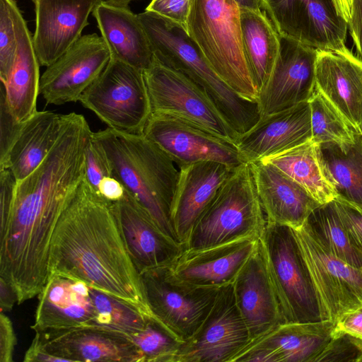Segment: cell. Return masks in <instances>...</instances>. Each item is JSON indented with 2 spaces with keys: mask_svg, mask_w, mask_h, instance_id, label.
I'll return each mask as SVG.
<instances>
[{
  "mask_svg": "<svg viewBox=\"0 0 362 362\" xmlns=\"http://www.w3.org/2000/svg\"><path fill=\"white\" fill-rule=\"evenodd\" d=\"M92 134L82 115H64L62 133L50 153L16 182L8 218L0 229V277L21 303L38 296L47 281L52 235L84 177L85 151Z\"/></svg>",
  "mask_w": 362,
  "mask_h": 362,
  "instance_id": "cell-1",
  "label": "cell"
},
{
  "mask_svg": "<svg viewBox=\"0 0 362 362\" xmlns=\"http://www.w3.org/2000/svg\"><path fill=\"white\" fill-rule=\"evenodd\" d=\"M79 279L156 317L112 204L83 178L63 211L49 250V275Z\"/></svg>",
  "mask_w": 362,
  "mask_h": 362,
  "instance_id": "cell-2",
  "label": "cell"
},
{
  "mask_svg": "<svg viewBox=\"0 0 362 362\" xmlns=\"http://www.w3.org/2000/svg\"><path fill=\"white\" fill-rule=\"evenodd\" d=\"M93 136L110 160L112 176L148 211L163 232L177 240L170 220L179 177L175 163L143 134L107 127L93 132Z\"/></svg>",
  "mask_w": 362,
  "mask_h": 362,
  "instance_id": "cell-3",
  "label": "cell"
},
{
  "mask_svg": "<svg viewBox=\"0 0 362 362\" xmlns=\"http://www.w3.org/2000/svg\"><path fill=\"white\" fill-rule=\"evenodd\" d=\"M137 15L156 59L201 88L235 131L243 132L255 122L257 103L238 95L215 72L185 28L151 11Z\"/></svg>",
  "mask_w": 362,
  "mask_h": 362,
  "instance_id": "cell-4",
  "label": "cell"
},
{
  "mask_svg": "<svg viewBox=\"0 0 362 362\" xmlns=\"http://www.w3.org/2000/svg\"><path fill=\"white\" fill-rule=\"evenodd\" d=\"M187 33L234 91L257 102L243 50L240 7L235 0H192Z\"/></svg>",
  "mask_w": 362,
  "mask_h": 362,
  "instance_id": "cell-5",
  "label": "cell"
},
{
  "mask_svg": "<svg viewBox=\"0 0 362 362\" xmlns=\"http://www.w3.org/2000/svg\"><path fill=\"white\" fill-rule=\"evenodd\" d=\"M266 217L250 163L236 168L194 226L185 249H199L245 237L259 238Z\"/></svg>",
  "mask_w": 362,
  "mask_h": 362,
  "instance_id": "cell-6",
  "label": "cell"
},
{
  "mask_svg": "<svg viewBox=\"0 0 362 362\" xmlns=\"http://www.w3.org/2000/svg\"><path fill=\"white\" fill-rule=\"evenodd\" d=\"M259 247L284 322L323 320L293 229L267 221L259 238Z\"/></svg>",
  "mask_w": 362,
  "mask_h": 362,
  "instance_id": "cell-7",
  "label": "cell"
},
{
  "mask_svg": "<svg viewBox=\"0 0 362 362\" xmlns=\"http://www.w3.org/2000/svg\"><path fill=\"white\" fill-rule=\"evenodd\" d=\"M108 127L141 134L152 114L142 70L112 59L79 100Z\"/></svg>",
  "mask_w": 362,
  "mask_h": 362,
  "instance_id": "cell-8",
  "label": "cell"
},
{
  "mask_svg": "<svg viewBox=\"0 0 362 362\" xmlns=\"http://www.w3.org/2000/svg\"><path fill=\"white\" fill-rule=\"evenodd\" d=\"M143 73L152 113L175 117L237 145L240 135L191 79L154 57Z\"/></svg>",
  "mask_w": 362,
  "mask_h": 362,
  "instance_id": "cell-9",
  "label": "cell"
},
{
  "mask_svg": "<svg viewBox=\"0 0 362 362\" xmlns=\"http://www.w3.org/2000/svg\"><path fill=\"white\" fill-rule=\"evenodd\" d=\"M315 289L323 320L336 321L362 307V268L327 251L303 225L293 229Z\"/></svg>",
  "mask_w": 362,
  "mask_h": 362,
  "instance_id": "cell-10",
  "label": "cell"
},
{
  "mask_svg": "<svg viewBox=\"0 0 362 362\" xmlns=\"http://www.w3.org/2000/svg\"><path fill=\"white\" fill-rule=\"evenodd\" d=\"M170 266L144 271L140 276L147 302L155 317L185 341L203 322L218 289L182 283L174 277Z\"/></svg>",
  "mask_w": 362,
  "mask_h": 362,
  "instance_id": "cell-11",
  "label": "cell"
},
{
  "mask_svg": "<svg viewBox=\"0 0 362 362\" xmlns=\"http://www.w3.org/2000/svg\"><path fill=\"white\" fill-rule=\"evenodd\" d=\"M250 342L230 284L218 290L209 313L173 362H232Z\"/></svg>",
  "mask_w": 362,
  "mask_h": 362,
  "instance_id": "cell-12",
  "label": "cell"
},
{
  "mask_svg": "<svg viewBox=\"0 0 362 362\" xmlns=\"http://www.w3.org/2000/svg\"><path fill=\"white\" fill-rule=\"evenodd\" d=\"M262 8L280 35L317 49L346 47L348 24L332 0H265Z\"/></svg>",
  "mask_w": 362,
  "mask_h": 362,
  "instance_id": "cell-13",
  "label": "cell"
},
{
  "mask_svg": "<svg viewBox=\"0 0 362 362\" xmlns=\"http://www.w3.org/2000/svg\"><path fill=\"white\" fill-rule=\"evenodd\" d=\"M111 59L101 36L82 35L40 76V94L47 104L78 101L85 90L100 75Z\"/></svg>",
  "mask_w": 362,
  "mask_h": 362,
  "instance_id": "cell-14",
  "label": "cell"
},
{
  "mask_svg": "<svg viewBox=\"0 0 362 362\" xmlns=\"http://www.w3.org/2000/svg\"><path fill=\"white\" fill-rule=\"evenodd\" d=\"M317 55V49L280 35L277 59L258 93L261 119L310 100L316 88Z\"/></svg>",
  "mask_w": 362,
  "mask_h": 362,
  "instance_id": "cell-15",
  "label": "cell"
},
{
  "mask_svg": "<svg viewBox=\"0 0 362 362\" xmlns=\"http://www.w3.org/2000/svg\"><path fill=\"white\" fill-rule=\"evenodd\" d=\"M143 134L178 168L211 160L235 169L245 163L235 144L168 115L153 112Z\"/></svg>",
  "mask_w": 362,
  "mask_h": 362,
  "instance_id": "cell-16",
  "label": "cell"
},
{
  "mask_svg": "<svg viewBox=\"0 0 362 362\" xmlns=\"http://www.w3.org/2000/svg\"><path fill=\"white\" fill-rule=\"evenodd\" d=\"M112 208L139 274L171 265L185 250L183 245L163 232L148 211L127 191L123 199L112 204Z\"/></svg>",
  "mask_w": 362,
  "mask_h": 362,
  "instance_id": "cell-17",
  "label": "cell"
},
{
  "mask_svg": "<svg viewBox=\"0 0 362 362\" xmlns=\"http://www.w3.org/2000/svg\"><path fill=\"white\" fill-rule=\"evenodd\" d=\"M259 238L245 237L199 249H185L170 267L174 277L187 285L219 289L233 284L258 248Z\"/></svg>",
  "mask_w": 362,
  "mask_h": 362,
  "instance_id": "cell-18",
  "label": "cell"
},
{
  "mask_svg": "<svg viewBox=\"0 0 362 362\" xmlns=\"http://www.w3.org/2000/svg\"><path fill=\"white\" fill-rule=\"evenodd\" d=\"M334 322H282L251 341L232 362H315L332 337Z\"/></svg>",
  "mask_w": 362,
  "mask_h": 362,
  "instance_id": "cell-19",
  "label": "cell"
},
{
  "mask_svg": "<svg viewBox=\"0 0 362 362\" xmlns=\"http://www.w3.org/2000/svg\"><path fill=\"white\" fill-rule=\"evenodd\" d=\"M99 0H33L35 11L34 48L41 66H48L81 36Z\"/></svg>",
  "mask_w": 362,
  "mask_h": 362,
  "instance_id": "cell-20",
  "label": "cell"
},
{
  "mask_svg": "<svg viewBox=\"0 0 362 362\" xmlns=\"http://www.w3.org/2000/svg\"><path fill=\"white\" fill-rule=\"evenodd\" d=\"M94 315L90 286L69 276L50 274L38 294L35 333L49 335L88 326Z\"/></svg>",
  "mask_w": 362,
  "mask_h": 362,
  "instance_id": "cell-21",
  "label": "cell"
},
{
  "mask_svg": "<svg viewBox=\"0 0 362 362\" xmlns=\"http://www.w3.org/2000/svg\"><path fill=\"white\" fill-rule=\"evenodd\" d=\"M312 142L309 101L262 118L236 145L243 160L252 163Z\"/></svg>",
  "mask_w": 362,
  "mask_h": 362,
  "instance_id": "cell-22",
  "label": "cell"
},
{
  "mask_svg": "<svg viewBox=\"0 0 362 362\" xmlns=\"http://www.w3.org/2000/svg\"><path fill=\"white\" fill-rule=\"evenodd\" d=\"M235 169L211 160L179 168L170 220L177 239L184 247L196 222Z\"/></svg>",
  "mask_w": 362,
  "mask_h": 362,
  "instance_id": "cell-23",
  "label": "cell"
},
{
  "mask_svg": "<svg viewBox=\"0 0 362 362\" xmlns=\"http://www.w3.org/2000/svg\"><path fill=\"white\" fill-rule=\"evenodd\" d=\"M315 83L354 130L362 134V59L346 47L317 49Z\"/></svg>",
  "mask_w": 362,
  "mask_h": 362,
  "instance_id": "cell-24",
  "label": "cell"
},
{
  "mask_svg": "<svg viewBox=\"0 0 362 362\" xmlns=\"http://www.w3.org/2000/svg\"><path fill=\"white\" fill-rule=\"evenodd\" d=\"M47 351L63 361L144 362L142 354L127 336L90 326L49 335L35 333Z\"/></svg>",
  "mask_w": 362,
  "mask_h": 362,
  "instance_id": "cell-25",
  "label": "cell"
},
{
  "mask_svg": "<svg viewBox=\"0 0 362 362\" xmlns=\"http://www.w3.org/2000/svg\"><path fill=\"white\" fill-rule=\"evenodd\" d=\"M266 221L298 229L321 204L303 187L274 165L250 163Z\"/></svg>",
  "mask_w": 362,
  "mask_h": 362,
  "instance_id": "cell-26",
  "label": "cell"
},
{
  "mask_svg": "<svg viewBox=\"0 0 362 362\" xmlns=\"http://www.w3.org/2000/svg\"><path fill=\"white\" fill-rule=\"evenodd\" d=\"M233 288L236 305L248 329L251 341L284 322L259 244L238 275Z\"/></svg>",
  "mask_w": 362,
  "mask_h": 362,
  "instance_id": "cell-27",
  "label": "cell"
},
{
  "mask_svg": "<svg viewBox=\"0 0 362 362\" xmlns=\"http://www.w3.org/2000/svg\"><path fill=\"white\" fill-rule=\"evenodd\" d=\"M111 58L140 70L148 69L153 54L146 33L129 7L99 0L92 11Z\"/></svg>",
  "mask_w": 362,
  "mask_h": 362,
  "instance_id": "cell-28",
  "label": "cell"
},
{
  "mask_svg": "<svg viewBox=\"0 0 362 362\" xmlns=\"http://www.w3.org/2000/svg\"><path fill=\"white\" fill-rule=\"evenodd\" d=\"M64 123V115L37 111L25 120L0 169H9L16 182L35 170L57 141Z\"/></svg>",
  "mask_w": 362,
  "mask_h": 362,
  "instance_id": "cell-29",
  "label": "cell"
},
{
  "mask_svg": "<svg viewBox=\"0 0 362 362\" xmlns=\"http://www.w3.org/2000/svg\"><path fill=\"white\" fill-rule=\"evenodd\" d=\"M18 49L10 74L4 83L6 99L15 118L23 122L37 110L40 93V62L33 35L21 11L17 13Z\"/></svg>",
  "mask_w": 362,
  "mask_h": 362,
  "instance_id": "cell-30",
  "label": "cell"
},
{
  "mask_svg": "<svg viewBox=\"0 0 362 362\" xmlns=\"http://www.w3.org/2000/svg\"><path fill=\"white\" fill-rule=\"evenodd\" d=\"M315 146L335 199L362 210V134L356 133L351 143L327 142Z\"/></svg>",
  "mask_w": 362,
  "mask_h": 362,
  "instance_id": "cell-31",
  "label": "cell"
},
{
  "mask_svg": "<svg viewBox=\"0 0 362 362\" xmlns=\"http://www.w3.org/2000/svg\"><path fill=\"white\" fill-rule=\"evenodd\" d=\"M240 23L246 62L259 93L268 81L277 59L280 35L262 8H240Z\"/></svg>",
  "mask_w": 362,
  "mask_h": 362,
  "instance_id": "cell-32",
  "label": "cell"
},
{
  "mask_svg": "<svg viewBox=\"0 0 362 362\" xmlns=\"http://www.w3.org/2000/svg\"><path fill=\"white\" fill-rule=\"evenodd\" d=\"M262 161L269 163L303 187L321 204L336 195L320 163L316 146L309 142Z\"/></svg>",
  "mask_w": 362,
  "mask_h": 362,
  "instance_id": "cell-33",
  "label": "cell"
},
{
  "mask_svg": "<svg viewBox=\"0 0 362 362\" xmlns=\"http://www.w3.org/2000/svg\"><path fill=\"white\" fill-rule=\"evenodd\" d=\"M304 226L331 254L352 266L362 268V254L351 244L334 200L315 208Z\"/></svg>",
  "mask_w": 362,
  "mask_h": 362,
  "instance_id": "cell-34",
  "label": "cell"
},
{
  "mask_svg": "<svg viewBox=\"0 0 362 362\" xmlns=\"http://www.w3.org/2000/svg\"><path fill=\"white\" fill-rule=\"evenodd\" d=\"M94 315L88 326L130 337L142 331L151 317L112 295L90 286Z\"/></svg>",
  "mask_w": 362,
  "mask_h": 362,
  "instance_id": "cell-35",
  "label": "cell"
},
{
  "mask_svg": "<svg viewBox=\"0 0 362 362\" xmlns=\"http://www.w3.org/2000/svg\"><path fill=\"white\" fill-rule=\"evenodd\" d=\"M309 103L313 144L354 141L357 132L317 88Z\"/></svg>",
  "mask_w": 362,
  "mask_h": 362,
  "instance_id": "cell-36",
  "label": "cell"
},
{
  "mask_svg": "<svg viewBox=\"0 0 362 362\" xmlns=\"http://www.w3.org/2000/svg\"><path fill=\"white\" fill-rule=\"evenodd\" d=\"M129 339L142 354L144 362H173L184 342L156 317H149L145 328Z\"/></svg>",
  "mask_w": 362,
  "mask_h": 362,
  "instance_id": "cell-37",
  "label": "cell"
},
{
  "mask_svg": "<svg viewBox=\"0 0 362 362\" xmlns=\"http://www.w3.org/2000/svg\"><path fill=\"white\" fill-rule=\"evenodd\" d=\"M16 0H0V79L4 83L11 70L18 49Z\"/></svg>",
  "mask_w": 362,
  "mask_h": 362,
  "instance_id": "cell-38",
  "label": "cell"
},
{
  "mask_svg": "<svg viewBox=\"0 0 362 362\" xmlns=\"http://www.w3.org/2000/svg\"><path fill=\"white\" fill-rule=\"evenodd\" d=\"M361 356L362 340L346 333L332 334L315 362H358Z\"/></svg>",
  "mask_w": 362,
  "mask_h": 362,
  "instance_id": "cell-39",
  "label": "cell"
},
{
  "mask_svg": "<svg viewBox=\"0 0 362 362\" xmlns=\"http://www.w3.org/2000/svg\"><path fill=\"white\" fill-rule=\"evenodd\" d=\"M110 176H112L110 160L103 146L92 134L85 151L84 177L98 193L100 181L104 177Z\"/></svg>",
  "mask_w": 362,
  "mask_h": 362,
  "instance_id": "cell-40",
  "label": "cell"
},
{
  "mask_svg": "<svg viewBox=\"0 0 362 362\" xmlns=\"http://www.w3.org/2000/svg\"><path fill=\"white\" fill-rule=\"evenodd\" d=\"M22 123L11 113L8 105L5 90L1 83L0 88V165H2L17 138Z\"/></svg>",
  "mask_w": 362,
  "mask_h": 362,
  "instance_id": "cell-41",
  "label": "cell"
},
{
  "mask_svg": "<svg viewBox=\"0 0 362 362\" xmlns=\"http://www.w3.org/2000/svg\"><path fill=\"white\" fill-rule=\"evenodd\" d=\"M334 201L351 244L362 254V210L339 199Z\"/></svg>",
  "mask_w": 362,
  "mask_h": 362,
  "instance_id": "cell-42",
  "label": "cell"
},
{
  "mask_svg": "<svg viewBox=\"0 0 362 362\" xmlns=\"http://www.w3.org/2000/svg\"><path fill=\"white\" fill-rule=\"evenodd\" d=\"M192 0H151L146 11L153 12L187 30Z\"/></svg>",
  "mask_w": 362,
  "mask_h": 362,
  "instance_id": "cell-43",
  "label": "cell"
},
{
  "mask_svg": "<svg viewBox=\"0 0 362 362\" xmlns=\"http://www.w3.org/2000/svg\"><path fill=\"white\" fill-rule=\"evenodd\" d=\"M16 180L8 168L0 169V229L8 218L13 202Z\"/></svg>",
  "mask_w": 362,
  "mask_h": 362,
  "instance_id": "cell-44",
  "label": "cell"
},
{
  "mask_svg": "<svg viewBox=\"0 0 362 362\" xmlns=\"http://www.w3.org/2000/svg\"><path fill=\"white\" fill-rule=\"evenodd\" d=\"M13 324L6 313H0V362H12L16 344Z\"/></svg>",
  "mask_w": 362,
  "mask_h": 362,
  "instance_id": "cell-45",
  "label": "cell"
},
{
  "mask_svg": "<svg viewBox=\"0 0 362 362\" xmlns=\"http://www.w3.org/2000/svg\"><path fill=\"white\" fill-rule=\"evenodd\" d=\"M346 333L362 340V307L341 315L332 334Z\"/></svg>",
  "mask_w": 362,
  "mask_h": 362,
  "instance_id": "cell-46",
  "label": "cell"
},
{
  "mask_svg": "<svg viewBox=\"0 0 362 362\" xmlns=\"http://www.w3.org/2000/svg\"><path fill=\"white\" fill-rule=\"evenodd\" d=\"M348 28L358 55L362 59V0H352Z\"/></svg>",
  "mask_w": 362,
  "mask_h": 362,
  "instance_id": "cell-47",
  "label": "cell"
},
{
  "mask_svg": "<svg viewBox=\"0 0 362 362\" xmlns=\"http://www.w3.org/2000/svg\"><path fill=\"white\" fill-rule=\"evenodd\" d=\"M98 193L107 202L114 204L124 198L127 190L119 180L110 176L100 181Z\"/></svg>",
  "mask_w": 362,
  "mask_h": 362,
  "instance_id": "cell-48",
  "label": "cell"
},
{
  "mask_svg": "<svg viewBox=\"0 0 362 362\" xmlns=\"http://www.w3.org/2000/svg\"><path fill=\"white\" fill-rule=\"evenodd\" d=\"M24 362L63 361L62 358L49 354L40 341L34 337L30 347L25 352Z\"/></svg>",
  "mask_w": 362,
  "mask_h": 362,
  "instance_id": "cell-49",
  "label": "cell"
},
{
  "mask_svg": "<svg viewBox=\"0 0 362 362\" xmlns=\"http://www.w3.org/2000/svg\"><path fill=\"white\" fill-rule=\"evenodd\" d=\"M18 301L17 294L13 287L4 279L0 277V311H10Z\"/></svg>",
  "mask_w": 362,
  "mask_h": 362,
  "instance_id": "cell-50",
  "label": "cell"
},
{
  "mask_svg": "<svg viewBox=\"0 0 362 362\" xmlns=\"http://www.w3.org/2000/svg\"><path fill=\"white\" fill-rule=\"evenodd\" d=\"M332 1L339 16L348 24L351 13L352 0H332Z\"/></svg>",
  "mask_w": 362,
  "mask_h": 362,
  "instance_id": "cell-51",
  "label": "cell"
},
{
  "mask_svg": "<svg viewBox=\"0 0 362 362\" xmlns=\"http://www.w3.org/2000/svg\"><path fill=\"white\" fill-rule=\"evenodd\" d=\"M240 8L257 9L261 7L259 0H235Z\"/></svg>",
  "mask_w": 362,
  "mask_h": 362,
  "instance_id": "cell-52",
  "label": "cell"
},
{
  "mask_svg": "<svg viewBox=\"0 0 362 362\" xmlns=\"http://www.w3.org/2000/svg\"><path fill=\"white\" fill-rule=\"evenodd\" d=\"M135 0H105L107 3L119 7H129L130 2Z\"/></svg>",
  "mask_w": 362,
  "mask_h": 362,
  "instance_id": "cell-53",
  "label": "cell"
},
{
  "mask_svg": "<svg viewBox=\"0 0 362 362\" xmlns=\"http://www.w3.org/2000/svg\"><path fill=\"white\" fill-rule=\"evenodd\" d=\"M260 4H261V7L262 6V4H264V2L265 1V0H259Z\"/></svg>",
  "mask_w": 362,
  "mask_h": 362,
  "instance_id": "cell-54",
  "label": "cell"
},
{
  "mask_svg": "<svg viewBox=\"0 0 362 362\" xmlns=\"http://www.w3.org/2000/svg\"><path fill=\"white\" fill-rule=\"evenodd\" d=\"M358 362H362V356L361 357V358L359 359Z\"/></svg>",
  "mask_w": 362,
  "mask_h": 362,
  "instance_id": "cell-55",
  "label": "cell"
}]
</instances>
